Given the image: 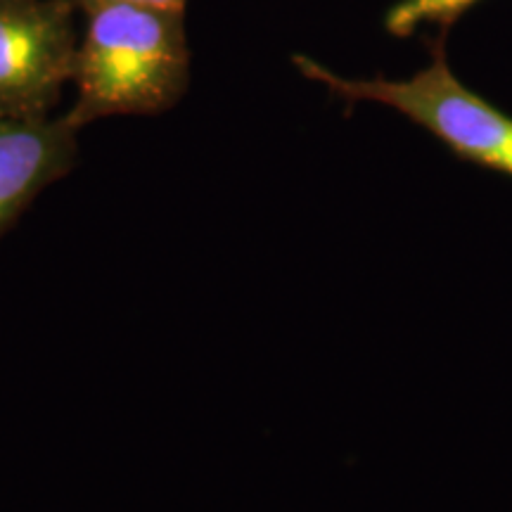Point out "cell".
Wrapping results in <instances>:
<instances>
[{"instance_id": "obj_1", "label": "cell", "mask_w": 512, "mask_h": 512, "mask_svg": "<svg viewBox=\"0 0 512 512\" xmlns=\"http://www.w3.org/2000/svg\"><path fill=\"white\" fill-rule=\"evenodd\" d=\"M74 57L76 128L107 117H150L176 107L190 86L185 10L105 3L83 12Z\"/></svg>"}, {"instance_id": "obj_2", "label": "cell", "mask_w": 512, "mask_h": 512, "mask_svg": "<svg viewBox=\"0 0 512 512\" xmlns=\"http://www.w3.org/2000/svg\"><path fill=\"white\" fill-rule=\"evenodd\" d=\"M306 79L320 83L349 105L377 102L392 107L430 131L463 162H472L512 178V117L470 91L446 57L444 36L430 46V64L408 79H349L306 55H294Z\"/></svg>"}, {"instance_id": "obj_3", "label": "cell", "mask_w": 512, "mask_h": 512, "mask_svg": "<svg viewBox=\"0 0 512 512\" xmlns=\"http://www.w3.org/2000/svg\"><path fill=\"white\" fill-rule=\"evenodd\" d=\"M74 0H0V119L50 117L72 83Z\"/></svg>"}, {"instance_id": "obj_4", "label": "cell", "mask_w": 512, "mask_h": 512, "mask_svg": "<svg viewBox=\"0 0 512 512\" xmlns=\"http://www.w3.org/2000/svg\"><path fill=\"white\" fill-rule=\"evenodd\" d=\"M79 131L62 117L0 119V238L76 164Z\"/></svg>"}, {"instance_id": "obj_5", "label": "cell", "mask_w": 512, "mask_h": 512, "mask_svg": "<svg viewBox=\"0 0 512 512\" xmlns=\"http://www.w3.org/2000/svg\"><path fill=\"white\" fill-rule=\"evenodd\" d=\"M479 0H399L384 17V29L396 38H408L422 27H448L458 22Z\"/></svg>"}, {"instance_id": "obj_6", "label": "cell", "mask_w": 512, "mask_h": 512, "mask_svg": "<svg viewBox=\"0 0 512 512\" xmlns=\"http://www.w3.org/2000/svg\"><path fill=\"white\" fill-rule=\"evenodd\" d=\"M76 8L86 12L88 8L105 3H133V5H150V8H169V10H185L188 0H74Z\"/></svg>"}]
</instances>
